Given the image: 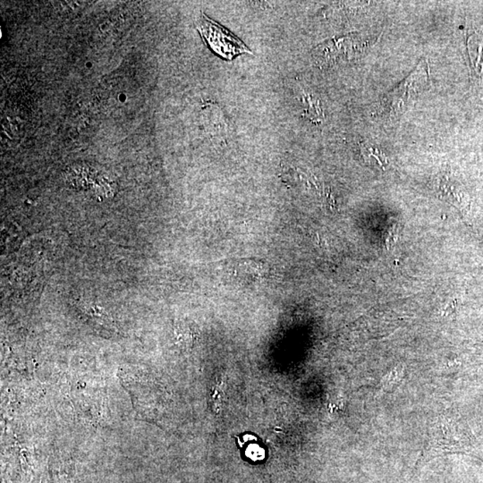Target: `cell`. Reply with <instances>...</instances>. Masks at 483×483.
Listing matches in <instances>:
<instances>
[{
	"mask_svg": "<svg viewBox=\"0 0 483 483\" xmlns=\"http://www.w3.org/2000/svg\"><path fill=\"white\" fill-rule=\"evenodd\" d=\"M454 419L447 415L437 417L428 430V437L417 465L422 467L431 459L464 450V441Z\"/></svg>",
	"mask_w": 483,
	"mask_h": 483,
	"instance_id": "obj_1",
	"label": "cell"
},
{
	"mask_svg": "<svg viewBox=\"0 0 483 483\" xmlns=\"http://www.w3.org/2000/svg\"><path fill=\"white\" fill-rule=\"evenodd\" d=\"M429 67L425 60H420L405 80L400 82L395 89L385 96L382 102V109L389 116H399L406 109L407 104L415 99L420 89L429 84Z\"/></svg>",
	"mask_w": 483,
	"mask_h": 483,
	"instance_id": "obj_2",
	"label": "cell"
},
{
	"mask_svg": "<svg viewBox=\"0 0 483 483\" xmlns=\"http://www.w3.org/2000/svg\"><path fill=\"white\" fill-rule=\"evenodd\" d=\"M197 29L210 48L227 60H232L241 54H253L249 48L225 27L202 15Z\"/></svg>",
	"mask_w": 483,
	"mask_h": 483,
	"instance_id": "obj_3",
	"label": "cell"
},
{
	"mask_svg": "<svg viewBox=\"0 0 483 483\" xmlns=\"http://www.w3.org/2000/svg\"><path fill=\"white\" fill-rule=\"evenodd\" d=\"M361 153L365 161L372 165L385 169L388 165V158L378 148L372 145L364 143L361 144Z\"/></svg>",
	"mask_w": 483,
	"mask_h": 483,
	"instance_id": "obj_4",
	"label": "cell"
},
{
	"mask_svg": "<svg viewBox=\"0 0 483 483\" xmlns=\"http://www.w3.org/2000/svg\"><path fill=\"white\" fill-rule=\"evenodd\" d=\"M226 384L222 379H217L212 386L210 393V401L214 412L219 413L222 409L223 403L226 398Z\"/></svg>",
	"mask_w": 483,
	"mask_h": 483,
	"instance_id": "obj_5",
	"label": "cell"
},
{
	"mask_svg": "<svg viewBox=\"0 0 483 483\" xmlns=\"http://www.w3.org/2000/svg\"><path fill=\"white\" fill-rule=\"evenodd\" d=\"M175 334L179 346L182 347H192L193 341H195V334L188 324L178 323L175 327Z\"/></svg>",
	"mask_w": 483,
	"mask_h": 483,
	"instance_id": "obj_6",
	"label": "cell"
}]
</instances>
